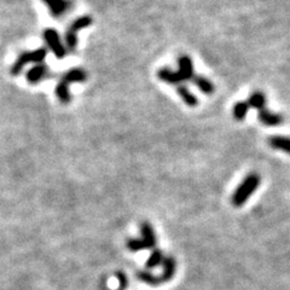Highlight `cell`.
<instances>
[{"label":"cell","mask_w":290,"mask_h":290,"mask_svg":"<svg viewBox=\"0 0 290 290\" xmlns=\"http://www.w3.org/2000/svg\"><path fill=\"white\" fill-rule=\"evenodd\" d=\"M87 80V73L83 68H71L67 73L63 74L61 80L58 81L56 86V96L58 101L63 104H68L71 101L70 92H69V86L73 83H84Z\"/></svg>","instance_id":"6da1fadb"},{"label":"cell","mask_w":290,"mask_h":290,"mask_svg":"<svg viewBox=\"0 0 290 290\" xmlns=\"http://www.w3.org/2000/svg\"><path fill=\"white\" fill-rule=\"evenodd\" d=\"M261 178L258 173L253 172L249 173L247 177L242 180V183L237 186V189L233 192L231 197V202L235 207H242L245 202L248 201L249 197L256 191L259 185H260Z\"/></svg>","instance_id":"7a4b0ae2"},{"label":"cell","mask_w":290,"mask_h":290,"mask_svg":"<svg viewBox=\"0 0 290 290\" xmlns=\"http://www.w3.org/2000/svg\"><path fill=\"white\" fill-rule=\"evenodd\" d=\"M92 24V17L91 16H80L76 20L71 22L68 29L66 32V46L68 52H75L76 47H78V34L85 28L89 27Z\"/></svg>","instance_id":"3957f363"},{"label":"cell","mask_w":290,"mask_h":290,"mask_svg":"<svg viewBox=\"0 0 290 290\" xmlns=\"http://www.w3.org/2000/svg\"><path fill=\"white\" fill-rule=\"evenodd\" d=\"M46 55H47V50L45 47H39L35 48L33 51H24L21 55L17 57V60L15 61V63L12 64L11 69H10V73L14 76L19 75L20 73L23 70L25 66L30 63H43V61L46 58Z\"/></svg>","instance_id":"277c9868"},{"label":"cell","mask_w":290,"mask_h":290,"mask_svg":"<svg viewBox=\"0 0 290 290\" xmlns=\"http://www.w3.org/2000/svg\"><path fill=\"white\" fill-rule=\"evenodd\" d=\"M44 40L48 50L56 56L58 60H63L67 55V47L63 45L60 34L55 28H46L44 30Z\"/></svg>","instance_id":"5b68a950"},{"label":"cell","mask_w":290,"mask_h":290,"mask_svg":"<svg viewBox=\"0 0 290 290\" xmlns=\"http://www.w3.org/2000/svg\"><path fill=\"white\" fill-rule=\"evenodd\" d=\"M43 1L55 19H62L64 15L70 11L73 6V2L70 0H43Z\"/></svg>","instance_id":"8992f818"},{"label":"cell","mask_w":290,"mask_h":290,"mask_svg":"<svg viewBox=\"0 0 290 290\" xmlns=\"http://www.w3.org/2000/svg\"><path fill=\"white\" fill-rule=\"evenodd\" d=\"M48 75H50V68L46 64L39 63L27 71L25 79L30 85H37L42 83L44 79H47Z\"/></svg>","instance_id":"52a82bcc"},{"label":"cell","mask_w":290,"mask_h":290,"mask_svg":"<svg viewBox=\"0 0 290 290\" xmlns=\"http://www.w3.org/2000/svg\"><path fill=\"white\" fill-rule=\"evenodd\" d=\"M258 119L266 127H277V126H281L284 121L283 116L281 114L271 112V110L266 109V108L258 112Z\"/></svg>","instance_id":"ba28073f"},{"label":"cell","mask_w":290,"mask_h":290,"mask_svg":"<svg viewBox=\"0 0 290 290\" xmlns=\"http://www.w3.org/2000/svg\"><path fill=\"white\" fill-rule=\"evenodd\" d=\"M178 67H179V74L181 75L184 81L190 80L194 78V63H192L191 58L187 55H180L178 58Z\"/></svg>","instance_id":"9c48e42d"},{"label":"cell","mask_w":290,"mask_h":290,"mask_svg":"<svg viewBox=\"0 0 290 290\" xmlns=\"http://www.w3.org/2000/svg\"><path fill=\"white\" fill-rule=\"evenodd\" d=\"M157 78L160 79L161 81L163 83L169 84V85H181V83H184L183 78L179 74V71H174L169 68H161L160 70L157 71Z\"/></svg>","instance_id":"30bf717a"},{"label":"cell","mask_w":290,"mask_h":290,"mask_svg":"<svg viewBox=\"0 0 290 290\" xmlns=\"http://www.w3.org/2000/svg\"><path fill=\"white\" fill-rule=\"evenodd\" d=\"M269 148L274 150L283 151L290 155V137H284V135H271L268 139Z\"/></svg>","instance_id":"8fae6325"},{"label":"cell","mask_w":290,"mask_h":290,"mask_svg":"<svg viewBox=\"0 0 290 290\" xmlns=\"http://www.w3.org/2000/svg\"><path fill=\"white\" fill-rule=\"evenodd\" d=\"M163 274L161 277H158V282L161 283H165V282H169L176 274V268L177 264L176 260L171 256H165V260H163Z\"/></svg>","instance_id":"7c38bea8"},{"label":"cell","mask_w":290,"mask_h":290,"mask_svg":"<svg viewBox=\"0 0 290 290\" xmlns=\"http://www.w3.org/2000/svg\"><path fill=\"white\" fill-rule=\"evenodd\" d=\"M142 230V241L145 243L146 248L153 249L156 245V235L154 232V228L148 222H144L140 226Z\"/></svg>","instance_id":"4fadbf2b"},{"label":"cell","mask_w":290,"mask_h":290,"mask_svg":"<svg viewBox=\"0 0 290 290\" xmlns=\"http://www.w3.org/2000/svg\"><path fill=\"white\" fill-rule=\"evenodd\" d=\"M247 103L249 105V108H253V109H256L258 112H260V110L266 108L268 99H266V96L264 92L254 91L253 93H250V96H249Z\"/></svg>","instance_id":"5bb4252c"},{"label":"cell","mask_w":290,"mask_h":290,"mask_svg":"<svg viewBox=\"0 0 290 290\" xmlns=\"http://www.w3.org/2000/svg\"><path fill=\"white\" fill-rule=\"evenodd\" d=\"M177 91H178L179 96H180V98L183 99V102L187 105V107L190 108L197 107V104H199V99H197V97L195 96L189 89H187L185 85L183 84L178 85V86H177Z\"/></svg>","instance_id":"9a60e30c"},{"label":"cell","mask_w":290,"mask_h":290,"mask_svg":"<svg viewBox=\"0 0 290 290\" xmlns=\"http://www.w3.org/2000/svg\"><path fill=\"white\" fill-rule=\"evenodd\" d=\"M192 81H194V84L196 85L197 89H199L201 92H203V93H206V94L214 93V91H215L214 84H213L209 79H207L206 76L194 75Z\"/></svg>","instance_id":"2e32d148"},{"label":"cell","mask_w":290,"mask_h":290,"mask_svg":"<svg viewBox=\"0 0 290 290\" xmlns=\"http://www.w3.org/2000/svg\"><path fill=\"white\" fill-rule=\"evenodd\" d=\"M248 110L249 105L247 102H237V103L233 105L232 115L236 121H243L245 119V116H247Z\"/></svg>","instance_id":"e0dca14e"},{"label":"cell","mask_w":290,"mask_h":290,"mask_svg":"<svg viewBox=\"0 0 290 290\" xmlns=\"http://www.w3.org/2000/svg\"><path fill=\"white\" fill-rule=\"evenodd\" d=\"M163 260H165V255H163L162 251L160 249H154L151 255L149 256L148 261H146V268L151 269L157 268L163 263Z\"/></svg>","instance_id":"ac0fdd59"},{"label":"cell","mask_w":290,"mask_h":290,"mask_svg":"<svg viewBox=\"0 0 290 290\" xmlns=\"http://www.w3.org/2000/svg\"><path fill=\"white\" fill-rule=\"evenodd\" d=\"M137 277L139 278V281L144 282L146 284H150V286H158V284H160L158 277L154 276V274L149 271H138Z\"/></svg>","instance_id":"d6986e66"}]
</instances>
